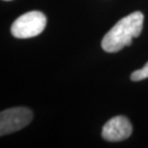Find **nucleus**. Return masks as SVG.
I'll list each match as a JSON object with an SVG mask.
<instances>
[{"mask_svg": "<svg viewBox=\"0 0 148 148\" xmlns=\"http://www.w3.org/2000/svg\"><path fill=\"white\" fill-rule=\"evenodd\" d=\"M147 78H148V62L143 69L136 70V71H134L131 74V80L135 82L141 81V80H144Z\"/></svg>", "mask_w": 148, "mask_h": 148, "instance_id": "5", "label": "nucleus"}, {"mask_svg": "<svg viewBox=\"0 0 148 148\" xmlns=\"http://www.w3.org/2000/svg\"><path fill=\"white\" fill-rule=\"evenodd\" d=\"M46 26L45 16L38 11L23 14L12 24L11 33L14 38H29L42 33Z\"/></svg>", "mask_w": 148, "mask_h": 148, "instance_id": "2", "label": "nucleus"}, {"mask_svg": "<svg viewBox=\"0 0 148 148\" xmlns=\"http://www.w3.org/2000/svg\"><path fill=\"white\" fill-rule=\"evenodd\" d=\"M133 127L129 119L122 115L111 118L102 129V138L108 141H121L132 134Z\"/></svg>", "mask_w": 148, "mask_h": 148, "instance_id": "4", "label": "nucleus"}, {"mask_svg": "<svg viewBox=\"0 0 148 148\" xmlns=\"http://www.w3.org/2000/svg\"><path fill=\"white\" fill-rule=\"evenodd\" d=\"M33 119V112L24 107L8 109L0 114V135L6 136L24 128Z\"/></svg>", "mask_w": 148, "mask_h": 148, "instance_id": "3", "label": "nucleus"}, {"mask_svg": "<svg viewBox=\"0 0 148 148\" xmlns=\"http://www.w3.org/2000/svg\"><path fill=\"white\" fill-rule=\"evenodd\" d=\"M5 1H11V0H5Z\"/></svg>", "mask_w": 148, "mask_h": 148, "instance_id": "6", "label": "nucleus"}, {"mask_svg": "<svg viewBox=\"0 0 148 148\" xmlns=\"http://www.w3.org/2000/svg\"><path fill=\"white\" fill-rule=\"evenodd\" d=\"M143 18L141 12H134L118 20L102 38L103 50L108 53H115L125 46L131 45L133 38L140 36L143 31Z\"/></svg>", "mask_w": 148, "mask_h": 148, "instance_id": "1", "label": "nucleus"}]
</instances>
